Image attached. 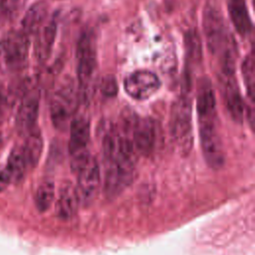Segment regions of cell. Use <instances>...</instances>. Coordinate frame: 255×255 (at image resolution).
I'll use <instances>...</instances> for the list:
<instances>
[{"instance_id":"6da1fadb","label":"cell","mask_w":255,"mask_h":255,"mask_svg":"<svg viewBox=\"0 0 255 255\" xmlns=\"http://www.w3.org/2000/svg\"><path fill=\"white\" fill-rule=\"evenodd\" d=\"M169 130L181 153L187 154L192 146L191 103L186 95H181L172 105Z\"/></svg>"},{"instance_id":"ba28073f","label":"cell","mask_w":255,"mask_h":255,"mask_svg":"<svg viewBox=\"0 0 255 255\" xmlns=\"http://www.w3.org/2000/svg\"><path fill=\"white\" fill-rule=\"evenodd\" d=\"M131 132V141L135 151L141 155H149L156 147L159 138L157 123L152 119H136Z\"/></svg>"},{"instance_id":"52a82bcc","label":"cell","mask_w":255,"mask_h":255,"mask_svg":"<svg viewBox=\"0 0 255 255\" xmlns=\"http://www.w3.org/2000/svg\"><path fill=\"white\" fill-rule=\"evenodd\" d=\"M76 174L78 176L76 191L80 204L88 206L94 202L101 185V170L97 159L91 156Z\"/></svg>"},{"instance_id":"3957f363","label":"cell","mask_w":255,"mask_h":255,"mask_svg":"<svg viewBox=\"0 0 255 255\" xmlns=\"http://www.w3.org/2000/svg\"><path fill=\"white\" fill-rule=\"evenodd\" d=\"M97 71V53L95 40L91 31H86L79 39L77 46V75L79 88L87 97Z\"/></svg>"},{"instance_id":"4fadbf2b","label":"cell","mask_w":255,"mask_h":255,"mask_svg":"<svg viewBox=\"0 0 255 255\" xmlns=\"http://www.w3.org/2000/svg\"><path fill=\"white\" fill-rule=\"evenodd\" d=\"M69 152H76L87 149L90 140V123L85 118H75L70 124Z\"/></svg>"},{"instance_id":"ac0fdd59","label":"cell","mask_w":255,"mask_h":255,"mask_svg":"<svg viewBox=\"0 0 255 255\" xmlns=\"http://www.w3.org/2000/svg\"><path fill=\"white\" fill-rule=\"evenodd\" d=\"M21 148L28 167L37 165L43 149V138L39 129L35 128L26 134V139Z\"/></svg>"},{"instance_id":"ffe728a7","label":"cell","mask_w":255,"mask_h":255,"mask_svg":"<svg viewBox=\"0 0 255 255\" xmlns=\"http://www.w3.org/2000/svg\"><path fill=\"white\" fill-rule=\"evenodd\" d=\"M55 199V184L52 180H44L37 188L35 204L40 212L47 211Z\"/></svg>"},{"instance_id":"5b68a950","label":"cell","mask_w":255,"mask_h":255,"mask_svg":"<svg viewBox=\"0 0 255 255\" xmlns=\"http://www.w3.org/2000/svg\"><path fill=\"white\" fill-rule=\"evenodd\" d=\"M201 150L206 163L212 169H219L225 163V151L215 120L199 122Z\"/></svg>"},{"instance_id":"8992f818","label":"cell","mask_w":255,"mask_h":255,"mask_svg":"<svg viewBox=\"0 0 255 255\" xmlns=\"http://www.w3.org/2000/svg\"><path fill=\"white\" fill-rule=\"evenodd\" d=\"M203 30L211 53L220 52L229 43L225 36L224 20L216 0H207L203 11Z\"/></svg>"},{"instance_id":"8fae6325","label":"cell","mask_w":255,"mask_h":255,"mask_svg":"<svg viewBox=\"0 0 255 255\" xmlns=\"http://www.w3.org/2000/svg\"><path fill=\"white\" fill-rule=\"evenodd\" d=\"M223 96L226 109L230 117L236 123H242L244 115V104L240 96L234 76H221Z\"/></svg>"},{"instance_id":"9c48e42d","label":"cell","mask_w":255,"mask_h":255,"mask_svg":"<svg viewBox=\"0 0 255 255\" xmlns=\"http://www.w3.org/2000/svg\"><path fill=\"white\" fill-rule=\"evenodd\" d=\"M160 87L157 76L149 71H136L124 81L126 93L132 99L142 101L150 98Z\"/></svg>"},{"instance_id":"603a6c76","label":"cell","mask_w":255,"mask_h":255,"mask_svg":"<svg viewBox=\"0 0 255 255\" xmlns=\"http://www.w3.org/2000/svg\"><path fill=\"white\" fill-rule=\"evenodd\" d=\"M11 182L10 175L6 167H0V191H3Z\"/></svg>"},{"instance_id":"7402d4cb","label":"cell","mask_w":255,"mask_h":255,"mask_svg":"<svg viewBox=\"0 0 255 255\" xmlns=\"http://www.w3.org/2000/svg\"><path fill=\"white\" fill-rule=\"evenodd\" d=\"M101 92L106 97H114L118 93V85L114 76H106L103 78L100 84Z\"/></svg>"},{"instance_id":"5bb4252c","label":"cell","mask_w":255,"mask_h":255,"mask_svg":"<svg viewBox=\"0 0 255 255\" xmlns=\"http://www.w3.org/2000/svg\"><path fill=\"white\" fill-rule=\"evenodd\" d=\"M37 40L35 44V54L39 61L44 62L50 56L53 48L56 34H57V21L55 18L50 19L44 24L36 33Z\"/></svg>"},{"instance_id":"2e32d148","label":"cell","mask_w":255,"mask_h":255,"mask_svg":"<svg viewBox=\"0 0 255 255\" xmlns=\"http://www.w3.org/2000/svg\"><path fill=\"white\" fill-rule=\"evenodd\" d=\"M48 16V4L45 1L34 3L22 19V31L28 36L36 34L44 25Z\"/></svg>"},{"instance_id":"30bf717a","label":"cell","mask_w":255,"mask_h":255,"mask_svg":"<svg viewBox=\"0 0 255 255\" xmlns=\"http://www.w3.org/2000/svg\"><path fill=\"white\" fill-rule=\"evenodd\" d=\"M39 92L29 90L23 96L16 115V128L19 133L27 134L36 128L39 114Z\"/></svg>"},{"instance_id":"7a4b0ae2","label":"cell","mask_w":255,"mask_h":255,"mask_svg":"<svg viewBox=\"0 0 255 255\" xmlns=\"http://www.w3.org/2000/svg\"><path fill=\"white\" fill-rule=\"evenodd\" d=\"M29 53V36L21 31H11L0 41V69L16 72L24 68Z\"/></svg>"},{"instance_id":"cb8c5ba5","label":"cell","mask_w":255,"mask_h":255,"mask_svg":"<svg viewBox=\"0 0 255 255\" xmlns=\"http://www.w3.org/2000/svg\"><path fill=\"white\" fill-rule=\"evenodd\" d=\"M6 104H7L6 92H5L3 84L0 82V123L2 122V119H3V116H4V111H5Z\"/></svg>"},{"instance_id":"d4e9b609","label":"cell","mask_w":255,"mask_h":255,"mask_svg":"<svg viewBox=\"0 0 255 255\" xmlns=\"http://www.w3.org/2000/svg\"><path fill=\"white\" fill-rule=\"evenodd\" d=\"M9 19V17H8V15L4 12V10L0 7V27L5 23V21L6 20H8Z\"/></svg>"},{"instance_id":"44dd1931","label":"cell","mask_w":255,"mask_h":255,"mask_svg":"<svg viewBox=\"0 0 255 255\" xmlns=\"http://www.w3.org/2000/svg\"><path fill=\"white\" fill-rule=\"evenodd\" d=\"M242 75L244 79V83L246 86L247 94L250 98V101H254V90H255V83H254V65H253V57L251 55L247 56L242 63Z\"/></svg>"},{"instance_id":"277c9868","label":"cell","mask_w":255,"mask_h":255,"mask_svg":"<svg viewBox=\"0 0 255 255\" xmlns=\"http://www.w3.org/2000/svg\"><path fill=\"white\" fill-rule=\"evenodd\" d=\"M79 103L78 93L69 81L60 87L54 94L50 104V115L53 126L59 130H66L77 110Z\"/></svg>"},{"instance_id":"d6986e66","label":"cell","mask_w":255,"mask_h":255,"mask_svg":"<svg viewBox=\"0 0 255 255\" xmlns=\"http://www.w3.org/2000/svg\"><path fill=\"white\" fill-rule=\"evenodd\" d=\"M28 165L21 147H15L8 157L6 169L10 175L11 182H19L23 179Z\"/></svg>"},{"instance_id":"9a60e30c","label":"cell","mask_w":255,"mask_h":255,"mask_svg":"<svg viewBox=\"0 0 255 255\" xmlns=\"http://www.w3.org/2000/svg\"><path fill=\"white\" fill-rule=\"evenodd\" d=\"M196 110L199 122L215 120L216 101L213 89L209 82H204L198 88L196 98Z\"/></svg>"},{"instance_id":"7c38bea8","label":"cell","mask_w":255,"mask_h":255,"mask_svg":"<svg viewBox=\"0 0 255 255\" xmlns=\"http://www.w3.org/2000/svg\"><path fill=\"white\" fill-rule=\"evenodd\" d=\"M80 206L76 187L67 182L62 185L56 202V215L62 220H70L77 213Z\"/></svg>"},{"instance_id":"e0dca14e","label":"cell","mask_w":255,"mask_h":255,"mask_svg":"<svg viewBox=\"0 0 255 255\" xmlns=\"http://www.w3.org/2000/svg\"><path fill=\"white\" fill-rule=\"evenodd\" d=\"M227 7L230 19L236 31L241 35L249 34L252 29V23L245 0H228Z\"/></svg>"}]
</instances>
